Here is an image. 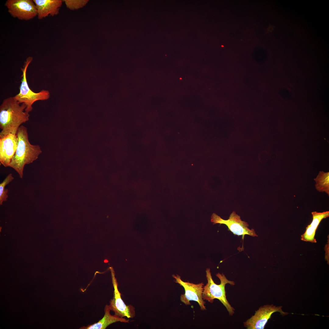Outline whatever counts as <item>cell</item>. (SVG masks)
<instances>
[{"label": "cell", "mask_w": 329, "mask_h": 329, "mask_svg": "<svg viewBox=\"0 0 329 329\" xmlns=\"http://www.w3.org/2000/svg\"><path fill=\"white\" fill-rule=\"evenodd\" d=\"M18 143L16 134H9L0 138V162L5 167H9L17 148Z\"/></svg>", "instance_id": "cell-10"}, {"label": "cell", "mask_w": 329, "mask_h": 329, "mask_svg": "<svg viewBox=\"0 0 329 329\" xmlns=\"http://www.w3.org/2000/svg\"><path fill=\"white\" fill-rule=\"evenodd\" d=\"M316 182V188L319 192H325L329 195V172L320 171L317 177L314 179Z\"/></svg>", "instance_id": "cell-14"}, {"label": "cell", "mask_w": 329, "mask_h": 329, "mask_svg": "<svg viewBox=\"0 0 329 329\" xmlns=\"http://www.w3.org/2000/svg\"><path fill=\"white\" fill-rule=\"evenodd\" d=\"M311 213L313 216L312 221L306 228L305 232L301 235V239L304 241L316 243V239L314 238L316 230L321 221L329 217V211L322 212L314 211Z\"/></svg>", "instance_id": "cell-12"}, {"label": "cell", "mask_w": 329, "mask_h": 329, "mask_svg": "<svg viewBox=\"0 0 329 329\" xmlns=\"http://www.w3.org/2000/svg\"><path fill=\"white\" fill-rule=\"evenodd\" d=\"M5 5L13 17L28 20L37 16L35 5L32 0H8Z\"/></svg>", "instance_id": "cell-7"}, {"label": "cell", "mask_w": 329, "mask_h": 329, "mask_svg": "<svg viewBox=\"0 0 329 329\" xmlns=\"http://www.w3.org/2000/svg\"><path fill=\"white\" fill-rule=\"evenodd\" d=\"M282 306L267 305L260 306L256 311L254 315L243 323L247 329H264L272 314L279 312L281 314L286 315L288 313L284 312Z\"/></svg>", "instance_id": "cell-8"}, {"label": "cell", "mask_w": 329, "mask_h": 329, "mask_svg": "<svg viewBox=\"0 0 329 329\" xmlns=\"http://www.w3.org/2000/svg\"><path fill=\"white\" fill-rule=\"evenodd\" d=\"M33 59L31 57L27 58L23 68H21L22 74L19 92V94L13 97L14 99L20 104L24 103L26 105L27 107L25 111L28 113L32 111V105L34 102L38 100H47L50 97V92L48 90H43L39 92L35 93L29 88L27 81V71Z\"/></svg>", "instance_id": "cell-4"}, {"label": "cell", "mask_w": 329, "mask_h": 329, "mask_svg": "<svg viewBox=\"0 0 329 329\" xmlns=\"http://www.w3.org/2000/svg\"><path fill=\"white\" fill-rule=\"evenodd\" d=\"M109 305H106L104 309V314L102 319L98 322L86 326H83L80 329H105L111 324L117 322L128 323L129 320L121 317L115 314H111Z\"/></svg>", "instance_id": "cell-13"}, {"label": "cell", "mask_w": 329, "mask_h": 329, "mask_svg": "<svg viewBox=\"0 0 329 329\" xmlns=\"http://www.w3.org/2000/svg\"><path fill=\"white\" fill-rule=\"evenodd\" d=\"M24 103L20 104L13 97L5 99L0 106V138L9 134H16L21 124L29 119Z\"/></svg>", "instance_id": "cell-1"}, {"label": "cell", "mask_w": 329, "mask_h": 329, "mask_svg": "<svg viewBox=\"0 0 329 329\" xmlns=\"http://www.w3.org/2000/svg\"><path fill=\"white\" fill-rule=\"evenodd\" d=\"M211 221L213 224L219 223L225 225L228 228V230L232 232L234 235H242L243 239L245 235H248L253 237H257L254 230L249 228V225L247 222L242 220L239 216L235 212L233 211L230 215L228 219H223L216 214L213 213L211 216Z\"/></svg>", "instance_id": "cell-5"}, {"label": "cell", "mask_w": 329, "mask_h": 329, "mask_svg": "<svg viewBox=\"0 0 329 329\" xmlns=\"http://www.w3.org/2000/svg\"><path fill=\"white\" fill-rule=\"evenodd\" d=\"M110 269L114 288L113 297L110 300L109 305L111 310L115 313V314L121 317H126L128 318H133L135 315V308L131 305L125 304L122 300L121 294L118 289V283L115 277L114 270L112 267H110Z\"/></svg>", "instance_id": "cell-9"}, {"label": "cell", "mask_w": 329, "mask_h": 329, "mask_svg": "<svg viewBox=\"0 0 329 329\" xmlns=\"http://www.w3.org/2000/svg\"><path fill=\"white\" fill-rule=\"evenodd\" d=\"M206 274L207 282L203 287L202 295L203 299L212 303L214 299H218L226 307L229 315L232 316L234 313L235 309L227 299L225 287L227 284L234 285L235 282L228 280L223 273H218L216 276L219 278L221 282L220 284L217 285L213 280L209 268L207 269Z\"/></svg>", "instance_id": "cell-3"}, {"label": "cell", "mask_w": 329, "mask_h": 329, "mask_svg": "<svg viewBox=\"0 0 329 329\" xmlns=\"http://www.w3.org/2000/svg\"><path fill=\"white\" fill-rule=\"evenodd\" d=\"M175 282L179 284L184 288L185 293L182 294L180 297L181 301L186 305H190V301H194L196 302L199 305L202 310H206L205 306V302L202 298V293L203 290L204 284L202 282L198 284H195L189 282H185L181 279L179 275H173Z\"/></svg>", "instance_id": "cell-6"}, {"label": "cell", "mask_w": 329, "mask_h": 329, "mask_svg": "<svg viewBox=\"0 0 329 329\" xmlns=\"http://www.w3.org/2000/svg\"><path fill=\"white\" fill-rule=\"evenodd\" d=\"M14 179L12 173L9 174L0 184V205H2L3 202L7 200L8 196L7 194L8 190L5 189L7 185L12 182Z\"/></svg>", "instance_id": "cell-15"}, {"label": "cell", "mask_w": 329, "mask_h": 329, "mask_svg": "<svg viewBox=\"0 0 329 329\" xmlns=\"http://www.w3.org/2000/svg\"><path fill=\"white\" fill-rule=\"evenodd\" d=\"M37 9V16L39 19L49 16L58 14L62 1L59 0H33Z\"/></svg>", "instance_id": "cell-11"}, {"label": "cell", "mask_w": 329, "mask_h": 329, "mask_svg": "<svg viewBox=\"0 0 329 329\" xmlns=\"http://www.w3.org/2000/svg\"><path fill=\"white\" fill-rule=\"evenodd\" d=\"M16 134L18 139V146L11 159L9 167L14 169L20 178H22L25 165L36 160L42 151L39 145H33L30 142L26 127L21 126Z\"/></svg>", "instance_id": "cell-2"}]
</instances>
